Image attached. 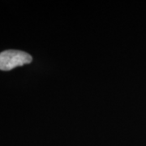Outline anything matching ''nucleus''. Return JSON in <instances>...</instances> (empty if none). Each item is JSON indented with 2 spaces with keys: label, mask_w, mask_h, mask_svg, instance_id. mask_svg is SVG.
Wrapping results in <instances>:
<instances>
[{
  "label": "nucleus",
  "mask_w": 146,
  "mask_h": 146,
  "mask_svg": "<svg viewBox=\"0 0 146 146\" xmlns=\"http://www.w3.org/2000/svg\"><path fill=\"white\" fill-rule=\"evenodd\" d=\"M32 59L31 55L28 53L16 50H7L0 53V70L10 71L16 67L30 63Z\"/></svg>",
  "instance_id": "1"
}]
</instances>
